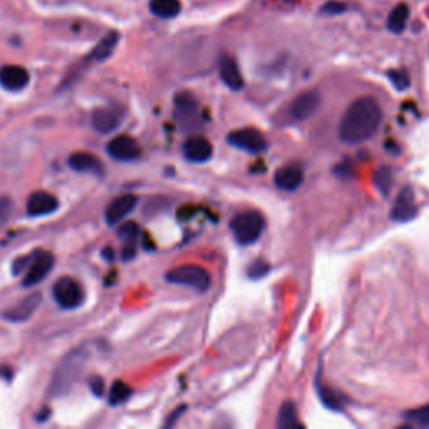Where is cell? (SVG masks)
I'll return each instance as SVG.
<instances>
[{"instance_id":"f1b7e54d","label":"cell","mask_w":429,"mask_h":429,"mask_svg":"<svg viewBox=\"0 0 429 429\" xmlns=\"http://www.w3.org/2000/svg\"><path fill=\"white\" fill-rule=\"evenodd\" d=\"M138 225L134 223H125L120 228V237L125 241H136V237H138Z\"/></svg>"},{"instance_id":"cb8c5ba5","label":"cell","mask_w":429,"mask_h":429,"mask_svg":"<svg viewBox=\"0 0 429 429\" xmlns=\"http://www.w3.org/2000/svg\"><path fill=\"white\" fill-rule=\"evenodd\" d=\"M277 428L280 429H290V428H302V424L297 419V407L294 402H286L279 413Z\"/></svg>"},{"instance_id":"1f68e13d","label":"cell","mask_w":429,"mask_h":429,"mask_svg":"<svg viewBox=\"0 0 429 429\" xmlns=\"http://www.w3.org/2000/svg\"><path fill=\"white\" fill-rule=\"evenodd\" d=\"M346 10V6L342 2H329L322 7V12H329V14H341Z\"/></svg>"},{"instance_id":"7402d4cb","label":"cell","mask_w":429,"mask_h":429,"mask_svg":"<svg viewBox=\"0 0 429 429\" xmlns=\"http://www.w3.org/2000/svg\"><path fill=\"white\" fill-rule=\"evenodd\" d=\"M407 19H409V7L406 3H398L388 17V29L393 34H401L406 29Z\"/></svg>"},{"instance_id":"52a82bcc","label":"cell","mask_w":429,"mask_h":429,"mask_svg":"<svg viewBox=\"0 0 429 429\" xmlns=\"http://www.w3.org/2000/svg\"><path fill=\"white\" fill-rule=\"evenodd\" d=\"M54 265V257L49 252H37L31 257L24 275V287H32L49 275Z\"/></svg>"},{"instance_id":"2e32d148","label":"cell","mask_w":429,"mask_h":429,"mask_svg":"<svg viewBox=\"0 0 429 429\" xmlns=\"http://www.w3.org/2000/svg\"><path fill=\"white\" fill-rule=\"evenodd\" d=\"M29 84V72L20 66H3L0 69V86L7 91L17 92Z\"/></svg>"},{"instance_id":"5bb4252c","label":"cell","mask_w":429,"mask_h":429,"mask_svg":"<svg viewBox=\"0 0 429 429\" xmlns=\"http://www.w3.org/2000/svg\"><path fill=\"white\" fill-rule=\"evenodd\" d=\"M122 114L118 108H99L92 113V127L97 133H113L120 126Z\"/></svg>"},{"instance_id":"8fae6325","label":"cell","mask_w":429,"mask_h":429,"mask_svg":"<svg viewBox=\"0 0 429 429\" xmlns=\"http://www.w3.org/2000/svg\"><path fill=\"white\" fill-rule=\"evenodd\" d=\"M59 208V202L54 195L48 191H36L27 199V215L31 216H44L54 213Z\"/></svg>"},{"instance_id":"d6a6232c","label":"cell","mask_w":429,"mask_h":429,"mask_svg":"<svg viewBox=\"0 0 429 429\" xmlns=\"http://www.w3.org/2000/svg\"><path fill=\"white\" fill-rule=\"evenodd\" d=\"M12 210V202L8 198H0V222L7 218Z\"/></svg>"},{"instance_id":"e0dca14e","label":"cell","mask_w":429,"mask_h":429,"mask_svg":"<svg viewBox=\"0 0 429 429\" xmlns=\"http://www.w3.org/2000/svg\"><path fill=\"white\" fill-rule=\"evenodd\" d=\"M220 78L232 91H240L244 87V78H241L239 64L230 56H222L220 59Z\"/></svg>"},{"instance_id":"4fadbf2b","label":"cell","mask_w":429,"mask_h":429,"mask_svg":"<svg viewBox=\"0 0 429 429\" xmlns=\"http://www.w3.org/2000/svg\"><path fill=\"white\" fill-rule=\"evenodd\" d=\"M183 153L186 160H190L191 163H205L213 155V148L203 136H191L183 144Z\"/></svg>"},{"instance_id":"603a6c76","label":"cell","mask_w":429,"mask_h":429,"mask_svg":"<svg viewBox=\"0 0 429 429\" xmlns=\"http://www.w3.org/2000/svg\"><path fill=\"white\" fill-rule=\"evenodd\" d=\"M176 114L180 122H186V120H195L197 114V103L190 94H180L176 97Z\"/></svg>"},{"instance_id":"277c9868","label":"cell","mask_w":429,"mask_h":429,"mask_svg":"<svg viewBox=\"0 0 429 429\" xmlns=\"http://www.w3.org/2000/svg\"><path fill=\"white\" fill-rule=\"evenodd\" d=\"M167 280L175 286L190 287L197 292H206L211 286L210 274L199 265H181L167 274Z\"/></svg>"},{"instance_id":"44dd1931","label":"cell","mask_w":429,"mask_h":429,"mask_svg":"<svg viewBox=\"0 0 429 429\" xmlns=\"http://www.w3.org/2000/svg\"><path fill=\"white\" fill-rule=\"evenodd\" d=\"M150 10L160 19H173L181 12L180 0H150Z\"/></svg>"},{"instance_id":"ffe728a7","label":"cell","mask_w":429,"mask_h":429,"mask_svg":"<svg viewBox=\"0 0 429 429\" xmlns=\"http://www.w3.org/2000/svg\"><path fill=\"white\" fill-rule=\"evenodd\" d=\"M118 42H120V34L116 31L106 34L103 39L97 42L96 48L91 50V54L87 56V61H96V62L106 61V59L111 56L113 50L116 49Z\"/></svg>"},{"instance_id":"836d02e7","label":"cell","mask_w":429,"mask_h":429,"mask_svg":"<svg viewBox=\"0 0 429 429\" xmlns=\"http://www.w3.org/2000/svg\"><path fill=\"white\" fill-rule=\"evenodd\" d=\"M91 391L96 394V396H103L104 381L101 379V377H94V379H91Z\"/></svg>"},{"instance_id":"f546056e","label":"cell","mask_w":429,"mask_h":429,"mask_svg":"<svg viewBox=\"0 0 429 429\" xmlns=\"http://www.w3.org/2000/svg\"><path fill=\"white\" fill-rule=\"evenodd\" d=\"M269 269L270 267L267 265L265 262H262V260H258V262H255L252 267H250V277H253V279H258V277H262V275H265L267 272H269Z\"/></svg>"},{"instance_id":"8992f818","label":"cell","mask_w":429,"mask_h":429,"mask_svg":"<svg viewBox=\"0 0 429 429\" xmlns=\"http://www.w3.org/2000/svg\"><path fill=\"white\" fill-rule=\"evenodd\" d=\"M228 143H230L232 146L239 148V150L253 153V155L265 151L267 148V141L265 138H263V134L260 131L253 129V127L232 131L230 136H228Z\"/></svg>"},{"instance_id":"5b68a950","label":"cell","mask_w":429,"mask_h":429,"mask_svg":"<svg viewBox=\"0 0 429 429\" xmlns=\"http://www.w3.org/2000/svg\"><path fill=\"white\" fill-rule=\"evenodd\" d=\"M52 295L62 309H76L83 304V288L74 279L61 277L54 283Z\"/></svg>"},{"instance_id":"d6986e66","label":"cell","mask_w":429,"mask_h":429,"mask_svg":"<svg viewBox=\"0 0 429 429\" xmlns=\"http://www.w3.org/2000/svg\"><path fill=\"white\" fill-rule=\"evenodd\" d=\"M67 161H69V167L74 169V171L94 173V175H101V173L104 171L101 161L97 160L94 155H91V153H84V151L72 153Z\"/></svg>"},{"instance_id":"9a60e30c","label":"cell","mask_w":429,"mask_h":429,"mask_svg":"<svg viewBox=\"0 0 429 429\" xmlns=\"http://www.w3.org/2000/svg\"><path fill=\"white\" fill-rule=\"evenodd\" d=\"M136 202H138V198H136L134 195H122V197L113 199L111 205L106 208V222L109 225L120 223L121 220H125L126 216L134 210Z\"/></svg>"},{"instance_id":"e575fe53","label":"cell","mask_w":429,"mask_h":429,"mask_svg":"<svg viewBox=\"0 0 429 429\" xmlns=\"http://www.w3.org/2000/svg\"><path fill=\"white\" fill-rule=\"evenodd\" d=\"M104 257L106 258H109V260H113V250L111 248H108V250H104Z\"/></svg>"},{"instance_id":"7a4b0ae2","label":"cell","mask_w":429,"mask_h":429,"mask_svg":"<svg viewBox=\"0 0 429 429\" xmlns=\"http://www.w3.org/2000/svg\"><path fill=\"white\" fill-rule=\"evenodd\" d=\"M86 349H83V347H78L76 351L69 352V354L66 356V359L61 363V366L57 367V371L54 372L52 384H50V394L59 396V394H64L66 391H69L71 386L78 379L80 369L86 364Z\"/></svg>"},{"instance_id":"7c38bea8","label":"cell","mask_w":429,"mask_h":429,"mask_svg":"<svg viewBox=\"0 0 429 429\" xmlns=\"http://www.w3.org/2000/svg\"><path fill=\"white\" fill-rule=\"evenodd\" d=\"M41 302H42L41 294L27 295L25 299L20 300V302L12 305V307H8L6 312H3V318H7V321H10V322L27 321V318L31 317L34 312H36Z\"/></svg>"},{"instance_id":"30bf717a","label":"cell","mask_w":429,"mask_h":429,"mask_svg":"<svg viewBox=\"0 0 429 429\" xmlns=\"http://www.w3.org/2000/svg\"><path fill=\"white\" fill-rule=\"evenodd\" d=\"M418 206H416V199L413 195V190L406 186L401 193L398 195L396 203H394L393 211H391V218L396 222H409L414 218Z\"/></svg>"},{"instance_id":"4316f807","label":"cell","mask_w":429,"mask_h":429,"mask_svg":"<svg viewBox=\"0 0 429 429\" xmlns=\"http://www.w3.org/2000/svg\"><path fill=\"white\" fill-rule=\"evenodd\" d=\"M388 76H389L391 83H393V86L399 89V91H405V89L409 87L411 80H409V76H407L406 71H402V69L391 71Z\"/></svg>"},{"instance_id":"9c48e42d","label":"cell","mask_w":429,"mask_h":429,"mask_svg":"<svg viewBox=\"0 0 429 429\" xmlns=\"http://www.w3.org/2000/svg\"><path fill=\"white\" fill-rule=\"evenodd\" d=\"M321 106V94L317 91H307L297 96L290 104V116L297 121H304L312 116Z\"/></svg>"},{"instance_id":"6da1fadb","label":"cell","mask_w":429,"mask_h":429,"mask_svg":"<svg viewBox=\"0 0 429 429\" xmlns=\"http://www.w3.org/2000/svg\"><path fill=\"white\" fill-rule=\"evenodd\" d=\"M382 109L374 97H359L344 113L339 125V138L346 144H360L379 129Z\"/></svg>"},{"instance_id":"d4e9b609","label":"cell","mask_w":429,"mask_h":429,"mask_svg":"<svg viewBox=\"0 0 429 429\" xmlns=\"http://www.w3.org/2000/svg\"><path fill=\"white\" fill-rule=\"evenodd\" d=\"M131 394H133V391L127 384L121 381H116L111 386V389H109V405L111 406H120L122 402H126L127 399L131 398Z\"/></svg>"},{"instance_id":"4dcf8cb0","label":"cell","mask_w":429,"mask_h":429,"mask_svg":"<svg viewBox=\"0 0 429 429\" xmlns=\"http://www.w3.org/2000/svg\"><path fill=\"white\" fill-rule=\"evenodd\" d=\"M31 257H32V255L17 258V260L12 263V272H14V274L17 275V274H20V272L27 270V265H29V262H31Z\"/></svg>"},{"instance_id":"83f0119b","label":"cell","mask_w":429,"mask_h":429,"mask_svg":"<svg viewBox=\"0 0 429 429\" xmlns=\"http://www.w3.org/2000/svg\"><path fill=\"white\" fill-rule=\"evenodd\" d=\"M406 418L409 419V421H414L418 424H429V406L409 411V413H406Z\"/></svg>"},{"instance_id":"ba28073f","label":"cell","mask_w":429,"mask_h":429,"mask_svg":"<svg viewBox=\"0 0 429 429\" xmlns=\"http://www.w3.org/2000/svg\"><path fill=\"white\" fill-rule=\"evenodd\" d=\"M106 150L111 158L118 161H134L141 156V148H139L138 141L127 134L116 136L108 143Z\"/></svg>"},{"instance_id":"484cf974","label":"cell","mask_w":429,"mask_h":429,"mask_svg":"<svg viewBox=\"0 0 429 429\" xmlns=\"http://www.w3.org/2000/svg\"><path fill=\"white\" fill-rule=\"evenodd\" d=\"M393 169L391 168H381L376 171V176H374V183H376L377 188H379L382 193L388 195L391 186H393Z\"/></svg>"},{"instance_id":"ac0fdd59","label":"cell","mask_w":429,"mask_h":429,"mask_svg":"<svg viewBox=\"0 0 429 429\" xmlns=\"http://www.w3.org/2000/svg\"><path fill=\"white\" fill-rule=\"evenodd\" d=\"M277 188L283 191H295L300 185L304 183V171L295 164H288V167L280 168L275 173L274 178Z\"/></svg>"},{"instance_id":"3957f363","label":"cell","mask_w":429,"mask_h":429,"mask_svg":"<svg viewBox=\"0 0 429 429\" xmlns=\"http://www.w3.org/2000/svg\"><path fill=\"white\" fill-rule=\"evenodd\" d=\"M230 228L237 241L241 245H250L260 239L265 228V220L257 211H245L232 218Z\"/></svg>"}]
</instances>
